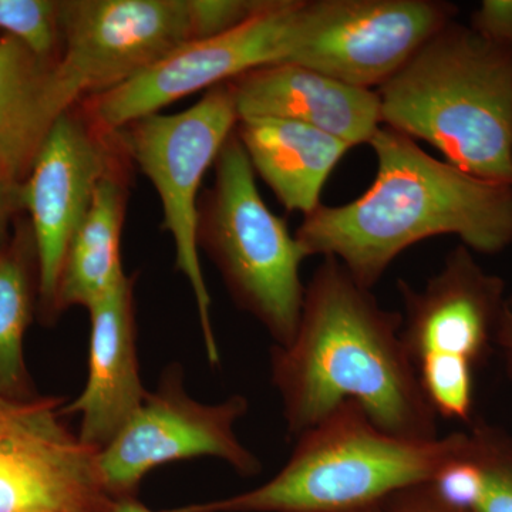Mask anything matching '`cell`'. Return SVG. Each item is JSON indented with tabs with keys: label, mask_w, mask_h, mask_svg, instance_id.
<instances>
[{
	"label": "cell",
	"mask_w": 512,
	"mask_h": 512,
	"mask_svg": "<svg viewBox=\"0 0 512 512\" xmlns=\"http://www.w3.org/2000/svg\"><path fill=\"white\" fill-rule=\"evenodd\" d=\"M402 313L383 308L338 259L323 258L305 289L288 346L271 350L272 384L288 433L306 430L345 403L402 439L439 437L402 339Z\"/></svg>",
	"instance_id": "cell-1"
},
{
	"label": "cell",
	"mask_w": 512,
	"mask_h": 512,
	"mask_svg": "<svg viewBox=\"0 0 512 512\" xmlns=\"http://www.w3.org/2000/svg\"><path fill=\"white\" fill-rule=\"evenodd\" d=\"M369 146L377 163L372 185L356 200L320 205L303 218L295 237L308 258L332 256L372 289L424 239L454 235L487 255L510 247L512 185L474 177L390 127H380Z\"/></svg>",
	"instance_id": "cell-2"
},
{
	"label": "cell",
	"mask_w": 512,
	"mask_h": 512,
	"mask_svg": "<svg viewBox=\"0 0 512 512\" xmlns=\"http://www.w3.org/2000/svg\"><path fill=\"white\" fill-rule=\"evenodd\" d=\"M377 94L383 126L460 170L512 185V52L451 22Z\"/></svg>",
	"instance_id": "cell-3"
},
{
	"label": "cell",
	"mask_w": 512,
	"mask_h": 512,
	"mask_svg": "<svg viewBox=\"0 0 512 512\" xmlns=\"http://www.w3.org/2000/svg\"><path fill=\"white\" fill-rule=\"evenodd\" d=\"M463 431L416 441L377 427L345 403L296 437L284 468L232 497L160 512H352L416 485L434 483L456 456Z\"/></svg>",
	"instance_id": "cell-4"
},
{
	"label": "cell",
	"mask_w": 512,
	"mask_h": 512,
	"mask_svg": "<svg viewBox=\"0 0 512 512\" xmlns=\"http://www.w3.org/2000/svg\"><path fill=\"white\" fill-rule=\"evenodd\" d=\"M214 165L215 181L200 207L198 247L239 308L264 326L275 346H288L301 320V265L308 255L259 194L235 131Z\"/></svg>",
	"instance_id": "cell-5"
},
{
	"label": "cell",
	"mask_w": 512,
	"mask_h": 512,
	"mask_svg": "<svg viewBox=\"0 0 512 512\" xmlns=\"http://www.w3.org/2000/svg\"><path fill=\"white\" fill-rule=\"evenodd\" d=\"M404 313L402 339L437 417L471 424L476 370L495 348L507 285L458 245L423 289L397 282Z\"/></svg>",
	"instance_id": "cell-6"
},
{
	"label": "cell",
	"mask_w": 512,
	"mask_h": 512,
	"mask_svg": "<svg viewBox=\"0 0 512 512\" xmlns=\"http://www.w3.org/2000/svg\"><path fill=\"white\" fill-rule=\"evenodd\" d=\"M238 120L234 96L224 83L207 90L190 109L148 114L114 133L126 156L153 183L163 204L164 228L174 239L177 269L194 293L205 353L212 366L220 365L221 355L200 262L198 191Z\"/></svg>",
	"instance_id": "cell-7"
},
{
	"label": "cell",
	"mask_w": 512,
	"mask_h": 512,
	"mask_svg": "<svg viewBox=\"0 0 512 512\" xmlns=\"http://www.w3.org/2000/svg\"><path fill=\"white\" fill-rule=\"evenodd\" d=\"M457 12L443 0H301L285 63L380 89Z\"/></svg>",
	"instance_id": "cell-8"
},
{
	"label": "cell",
	"mask_w": 512,
	"mask_h": 512,
	"mask_svg": "<svg viewBox=\"0 0 512 512\" xmlns=\"http://www.w3.org/2000/svg\"><path fill=\"white\" fill-rule=\"evenodd\" d=\"M248 410V399L241 394L212 404L192 399L185 389L183 366L171 363L156 390L147 393L140 409L97 453L107 493L114 501L137 498L141 481L154 468L188 458H218L239 476H258L261 461L235 434Z\"/></svg>",
	"instance_id": "cell-9"
},
{
	"label": "cell",
	"mask_w": 512,
	"mask_h": 512,
	"mask_svg": "<svg viewBox=\"0 0 512 512\" xmlns=\"http://www.w3.org/2000/svg\"><path fill=\"white\" fill-rule=\"evenodd\" d=\"M62 32L53 79L69 109L198 40L194 0H67Z\"/></svg>",
	"instance_id": "cell-10"
},
{
	"label": "cell",
	"mask_w": 512,
	"mask_h": 512,
	"mask_svg": "<svg viewBox=\"0 0 512 512\" xmlns=\"http://www.w3.org/2000/svg\"><path fill=\"white\" fill-rule=\"evenodd\" d=\"M299 2L271 0L264 12L238 28L185 43L133 79L83 100L80 106L97 127L113 134L192 93L259 67L288 62Z\"/></svg>",
	"instance_id": "cell-11"
},
{
	"label": "cell",
	"mask_w": 512,
	"mask_h": 512,
	"mask_svg": "<svg viewBox=\"0 0 512 512\" xmlns=\"http://www.w3.org/2000/svg\"><path fill=\"white\" fill-rule=\"evenodd\" d=\"M64 399L0 394V512H110L97 464L66 423Z\"/></svg>",
	"instance_id": "cell-12"
},
{
	"label": "cell",
	"mask_w": 512,
	"mask_h": 512,
	"mask_svg": "<svg viewBox=\"0 0 512 512\" xmlns=\"http://www.w3.org/2000/svg\"><path fill=\"white\" fill-rule=\"evenodd\" d=\"M124 156L116 134L97 127L80 104L56 120L37 151L22 201L32 218L40 302L47 316L56 315L57 286L74 232L101 178Z\"/></svg>",
	"instance_id": "cell-13"
},
{
	"label": "cell",
	"mask_w": 512,
	"mask_h": 512,
	"mask_svg": "<svg viewBox=\"0 0 512 512\" xmlns=\"http://www.w3.org/2000/svg\"><path fill=\"white\" fill-rule=\"evenodd\" d=\"M134 276L93 303L90 316L89 370L83 392L64 403V417L79 414L80 440L99 453L146 400L137 353Z\"/></svg>",
	"instance_id": "cell-14"
},
{
	"label": "cell",
	"mask_w": 512,
	"mask_h": 512,
	"mask_svg": "<svg viewBox=\"0 0 512 512\" xmlns=\"http://www.w3.org/2000/svg\"><path fill=\"white\" fill-rule=\"evenodd\" d=\"M228 86L239 120L298 121L350 147L369 144L383 126L382 104L375 90L350 86L301 64L259 67L235 77Z\"/></svg>",
	"instance_id": "cell-15"
},
{
	"label": "cell",
	"mask_w": 512,
	"mask_h": 512,
	"mask_svg": "<svg viewBox=\"0 0 512 512\" xmlns=\"http://www.w3.org/2000/svg\"><path fill=\"white\" fill-rule=\"evenodd\" d=\"M255 175L288 211L312 214L348 143L298 121L252 117L235 127Z\"/></svg>",
	"instance_id": "cell-16"
},
{
	"label": "cell",
	"mask_w": 512,
	"mask_h": 512,
	"mask_svg": "<svg viewBox=\"0 0 512 512\" xmlns=\"http://www.w3.org/2000/svg\"><path fill=\"white\" fill-rule=\"evenodd\" d=\"M121 158L101 178L92 205L67 248L57 286L56 315L72 306L89 309L127 276L120 255L128 198Z\"/></svg>",
	"instance_id": "cell-17"
},
{
	"label": "cell",
	"mask_w": 512,
	"mask_h": 512,
	"mask_svg": "<svg viewBox=\"0 0 512 512\" xmlns=\"http://www.w3.org/2000/svg\"><path fill=\"white\" fill-rule=\"evenodd\" d=\"M53 63L15 37H0V174L16 187H23L43 140L62 116L50 93Z\"/></svg>",
	"instance_id": "cell-18"
},
{
	"label": "cell",
	"mask_w": 512,
	"mask_h": 512,
	"mask_svg": "<svg viewBox=\"0 0 512 512\" xmlns=\"http://www.w3.org/2000/svg\"><path fill=\"white\" fill-rule=\"evenodd\" d=\"M466 512H512V434L485 421L463 431L456 457L433 483Z\"/></svg>",
	"instance_id": "cell-19"
},
{
	"label": "cell",
	"mask_w": 512,
	"mask_h": 512,
	"mask_svg": "<svg viewBox=\"0 0 512 512\" xmlns=\"http://www.w3.org/2000/svg\"><path fill=\"white\" fill-rule=\"evenodd\" d=\"M32 319V288L25 256L19 248L0 252V394L32 399L23 342Z\"/></svg>",
	"instance_id": "cell-20"
},
{
	"label": "cell",
	"mask_w": 512,
	"mask_h": 512,
	"mask_svg": "<svg viewBox=\"0 0 512 512\" xmlns=\"http://www.w3.org/2000/svg\"><path fill=\"white\" fill-rule=\"evenodd\" d=\"M63 2L0 0V29L43 60H56L63 45Z\"/></svg>",
	"instance_id": "cell-21"
},
{
	"label": "cell",
	"mask_w": 512,
	"mask_h": 512,
	"mask_svg": "<svg viewBox=\"0 0 512 512\" xmlns=\"http://www.w3.org/2000/svg\"><path fill=\"white\" fill-rule=\"evenodd\" d=\"M470 28L512 52V0H484L471 16Z\"/></svg>",
	"instance_id": "cell-22"
},
{
	"label": "cell",
	"mask_w": 512,
	"mask_h": 512,
	"mask_svg": "<svg viewBox=\"0 0 512 512\" xmlns=\"http://www.w3.org/2000/svg\"><path fill=\"white\" fill-rule=\"evenodd\" d=\"M392 512H466L441 497L433 483L407 488L387 500Z\"/></svg>",
	"instance_id": "cell-23"
},
{
	"label": "cell",
	"mask_w": 512,
	"mask_h": 512,
	"mask_svg": "<svg viewBox=\"0 0 512 512\" xmlns=\"http://www.w3.org/2000/svg\"><path fill=\"white\" fill-rule=\"evenodd\" d=\"M22 208V187L8 183L0 174V252L8 247L10 220Z\"/></svg>",
	"instance_id": "cell-24"
},
{
	"label": "cell",
	"mask_w": 512,
	"mask_h": 512,
	"mask_svg": "<svg viewBox=\"0 0 512 512\" xmlns=\"http://www.w3.org/2000/svg\"><path fill=\"white\" fill-rule=\"evenodd\" d=\"M495 349L501 353L505 372L512 380V293L505 299L503 315L495 335Z\"/></svg>",
	"instance_id": "cell-25"
},
{
	"label": "cell",
	"mask_w": 512,
	"mask_h": 512,
	"mask_svg": "<svg viewBox=\"0 0 512 512\" xmlns=\"http://www.w3.org/2000/svg\"><path fill=\"white\" fill-rule=\"evenodd\" d=\"M110 512H154L138 501V498H127V500L114 501Z\"/></svg>",
	"instance_id": "cell-26"
},
{
	"label": "cell",
	"mask_w": 512,
	"mask_h": 512,
	"mask_svg": "<svg viewBox=\"0 0 512 512\" xmlns=\"http://www.w3.org/2000/svg\"><path fill=\"white\" fill-rule=\"evenodd\" d=\"M352 512H392V510H390V507L387 505L386 501V503L383 504L372 505V507H366L362 508V510H356Z\"/></svg>",
	"instance_id": "cell-27"
}]
</instances>
